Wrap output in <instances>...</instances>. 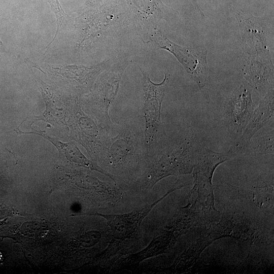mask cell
Returning a JSON list of instances; mask_svg holds the SVG:
<instances>
[{
    "mask_svg": "<svg viewBox=\"0 0 274 274\" xmlns=\"http://www.w3.org/2000/svg\"><path fill=\"white\" fill-rule=\"evenodd\" d=\"M201 145L189 137L179 140L146 168L133 189L146 191L164 178L192 173Z\"/></svg>",
    "mask_w": 274,
    "mask_h": 274,
    "instance_id": "obj_1",
    "label": "cell"
},
{
    "mask_svg": "<svg viewBox=\"0 0 274 274\" xmlns=\"http://www.w3.org/2000/svg\"><path fill=\"white\" fill-rule=\"evenodd\" d=\"M229 159L226 153L216 152L202 144L193 168L194 184L191 194H196V198L190 203L197 205L210 221H215L219 215L214 206L213 176L217 167Z\"/></svg>",
    "mask_w": 274,
    "mask_h": 274,
    "instance_id": "obj_2",
    "label": "cell"
},
{
    "mask_svg": "<svg viewBox=\"0 0 274 274\" xmlns=\"http://www.w3.org/2000/svg\"><path fill=\"white\" fill-rule=\"evenodd\" d=\"M140 70L143 81L145 144L149 152L155 145L162 143L166 139L164 127L161 119V109L169 82V75L164 72L163 81L160 83H155L150 80L147 72L141 68Z\"/></svg>",
    "mask_w": 274,
    "mask_h": 274,
    "instance_id": "obj_3",
    "label": "cell"
},
{
    "mask_svg": "<svg viewBox=\"0 0 274 274\" xmlns=\"http://www.w3.org/2000/svg\"><path fill=\"white\" fill-rule=\"evenodd\" d=\"M182 186L178 180L173 187L170 189L163 196L145 207L123 214H106L95 213L105 218L112 234V238L106 248L107 251L112 255L115 256L121 251L125 245L129 243V240L133 239L144 218L148 215L150 211L159 201L174 191Z\"/></svg>",
    "mask_w": 274,
    "mask_h": 274,
    "instance_id": "obj_4",
    "label": "cell"
},
{
    "mask_svg": "<svg viewBox=\"0 0 274 274\" xmlns=\"http://www.w3.org/2000/svg\"><path fill=\"white\" fill-rule=\"evenodd\" d=\"M153 39L159 48L168 51L176 57L200 90H203L211 75L207 60V51H196L179 46L159 31L154 33Z\"/></svg>",
    "mask_w": 274,
    "mask_h": 274,
    "instance_id": "obj_5",
    "label": "cell"
},
{
    "mask_svg": "<svg viewBox=\"0 0 274 274\" xmlns=\"http://www.w3.org/2000/svg\"><path fill=\"white\" fill-rule=\"evenodd\" d=\"M71 127L75 139L84 146L90 155L104 161L110 138L109 133L78 106L73 109Z\"/></svg>",
    "mask_w": 274,
    "mask_h": 274,
    "instance_id": "obj_6",
    "label": "cell"
},
{
    "mask_svg": "<svg viewBox=\"0 0 274 274\" xmlns=\"http://www.w3.org/2000/svg\"><path fill=\"white\" fill-rule=\"evenodd\" d=\"M131 128H126L115 137L110 136L104 161L111 170H124L139 163L140 139Z\"/></svg>",
    "mask_w": 274,
    "mask_h": 274,
    "instance_id": "obj_7",
    "label": "cell"
},
{
    "mask_svg": "<svg viewBox=\"0 0 274 274\" xmlns=\"http://www.w3.org/2000/svg\"><path fill=\"white\" fill-rule=\"evenodd\" d=\"M273 89L268 91L260 101L243 133L235 139L226 153L229 158L244 154L251 140L255 133L266 125L273 116Z\"/></svg>",
    "mask_w": 274,
    "mask_h": 274,
    "instance_id": "obj_8",
    "label": "cell"
},
{
    "mask_svg": "<svg viewBox=\"0 0 274 274\" xmlns=\"http://www.w3.org/2000/svg\"><path fill=\"white\" fill-rule=\"evenodd\" d=\"M254 109L250 90L244 84L236 87L228 96L225 103V114L236 135L243 133Z\"/></svg>",
    "mask_w": 274,
    "mask_h": 274,
    "instance_id": "obj_9",
    "label": "cell"
},
{
    "mask_svg": "<svg viewBox=\"0 0 274 274\" xmlns=\"http://www.w3.org/2000/svg\"><path fill=\"white\" fill-rule=\"evenodd\" d=\"M236 16L241 29L244 52L251 56L254 55L251 59L255 58L253 61H257V59H259L263 62L261 60L263 58L270 60L261 56L269 57L263 26L251 15L238 11Z\"/></svg>",
    "mask_w": 274,
    "mask_h": 274,
    "instance_id": "obj_10",
    "label": "cell"
},
{
    "mask_svg": "<svg viewBox=\"0 0 274 274\" xmlns=\"http://www.w3.org/2000/svg\"><path fill=\"white\" fill-rule=\"evenodd\" d=\"M175 232L169 229L154 237L150 244L141 251L130 255L115 262L114 267L121 270L137 267L144 260L163 253L175 243Z\"/></svg>",
    "mask_w": 274,
    "mask_h": 274,
    "instance_id": "obj_11",
    "label": "cell"
},
{
    "mask_svg": "<svg viewBox=\"0 0 274 274\" xmlns=\"http://www.w3.org/2000/svg\"><path fill=\"white\" fill-rule=\"evenodd\" d=\"M37 134L44 136L53 144L59 150L60 154L62 155L73 165L96 170L116 182V179L113 175L87 159L75 145L70 143H62L40 130L38 131Z\"/></svg>",
    "mask_w": 274,
    "mask_h": 274,
    "instance_id": "obj_12",
    "label": "cell"
},
{
    "mask_svg": "<svg viewBox=\"0 0 274 274\" xmlns=\"http://www.w3.org/2000/svg\"><path fill=\"white\" fill-rule=\"evenodd\" d=\"M273 131L269 134L251 139L248 144L244 154L251 156H260L273 153Z\"/></svg>",
    "mask_w": 274,
    "mask_h": 274,
    "instance_id": "obj_13",
    "label": "cell"
},
{
    "mask_svg": "<svg viewBox=\"0 0 274 274\" xmlns=\"http://www.w3.org/2000/svg\"><path fill=\"white\" fill-rule=\"evenodd\" d=\"M48 1L51 6L52 10H53L56 16L57 22L62 23L64 22L67 19L68 16L62 10L58 1L48 0Z\"/></svg>",
    "mask_w": 274,
    "mask_h": 274,
    "instance_id": "obj_14",
    "label": "cell"
},
{
    "mask_svg": "<svg viewBox=\"0 0 274 274\" xmlns=\"http://www.w3.org/2000/svg\"><path fill=\"white\" fill-rule=\"evenodd\" d=\"M101 0H88V2L91 5L98 4Z\"/></svg>",
    "mask_w": 274,
    "mask_h": 274,
    "instance_id": "obj_15",
    "label": "cell"
},
{
    "mask_svg": "<svg viewBox=\"0 0 274 274\" xmlns=\"http://www.w3.org/2000/svg\"><path fill=\"white\" fill-rule=\"evenodd\" d=\"M4 260V255L3 253L0 251V264L3 262Z\"/></svg>",
    "mask_w": 274,
    "mask_h": 274,
    "instance_id": "obj_16",
    "label": "cell"
},
{
    "mask_svg": "<svg viewBox=\"0 0 274 274\" xmlns=\"http://www.w3.org/2000/svg\"><path fill=\"white\" fill-rule=\"evenodd\" d=\"M3 46V42L1 40V39H0V48Z\"/></svg>",
    "mask_w": 274,
    "mask_h": 274,
    "instance_id": "obj_17",
    "label": "cell"
}]
</instances>
